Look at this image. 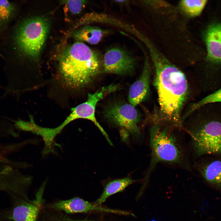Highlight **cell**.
<instances>
[{
	"mask_svg": "<svg viewBox=\"0 0 221 221\" xmlns=\"http://www.w3.org/2000/svg\"><path fill=\"white\" fill-rule=\"evenodd\" d=\"M207 0H182L179 3L181 10L188 16L196 17L200 15L207 3Z\"/></svg>",
	"mask_w": 221,
	"mask_h": 221,
	"instance_id": "obj_15",
	"label": "cell"
},
{
	"mask_svg": "<svg viewBox=\"0 0 221 221\" xmlns=\"http://www.w3.org/2000/svg\"><path fill=\"white\" fill-rule=\"evenodd\" d=\"M103 114L108 121L116 126L120 127L135 137L140 134L138 124L141 115L135 107L130 104L115 102L108 105Z\"/></svg>",
	"mask_w": 221,
	"mask_h": 221,
	"instance_id": "obj_6",
	"label": "cell"
},
{
	"mask_svg": "<svg viewBox=\"0 0 221 221\" xmlns=\"http://www.w3.org/2000/svg\"><path fill=\"white\" fill-rule=\"evenodd\" d=\"M217 103H221V87L192 104L187 112L183 116V118L184 119L196 110L206 104Z\"/></svg>",
	"mask_w": 221,
	"mask_h": 221,
	"instance_id": "obj_16",
	"label": "cell"
},
{
	"mask_svg": "<svg viewBox=\"0 0 221 221\" xmlns=\"http://www.w3.org/2000/svg\"><path fill=\"white\" fill-rule=\"evenodd\" d=\"M44 221H91L74 219L67 214L60 211L54 210L50 211L46 216Z\"/></svg>",
	"mask_w": 221,
	"mask_h": 221,
	"instance_id": "obj_18",
	"label": "cell"
},
{
	"mask_svg": "<svg viewBox=\"0 0 221 221\" xmlns=\"http://www.w3.org/2000/svg\"><path fill=\"white\" fill-rule=\"evenodd\" d=\"M197 111L188 132L197 157L221 153V103L206 104Z\"/></svg>",
	"mask_w": 221,
	"mask_h": 221,
	"instance_id": "obj_3",
	"label": "cell"
},
{
	"mask_svg": "<svg viewBox=\"0 0 221 221\" xmlns=\"http://www.w3.org/2000/svg\"><path fill=\"white\" fill-rule=\"evenodd\" d=\"M59 61L62 80L66 86L71 88H80L89 85L99 72L98 54L80 41L66 47Z\"/></svg>",
	"mask_w": 221,
	"mask_h": 221,
	"instance_id": "obj_2",
	"label": "cell"
},
{
	"mask_svg": "<svg viewBox=\"0 0 221 221\" xmlns=\"http://www.w3.org/2000/svg\"><path fill=\"white\" fill-rule=\"evenodd\" d=\"M150 70L148 59L145 58L141 76L131 85L129 89L128 100L130 104L135 107L149 96Z\"/></svg>",
	"mask_w": 221,
	"mask_h": 221,
	"instance_id": "obj_12",
	"label": "cell"
},
{
	"mask_svg": "<svg viewBox=\"0 0 221 221\" xmlns=\"http://www.w3.org/2000/svg\"><path fill=\"white\" fill-rule=\"evenodd\" d=\"M49 28V21L44 17H34L24 21L17 29L14 36L18 50L25 56L37 58L45 43Z\"/></svg>",
	"mask_w": 221,
	"mask_h": 221,
	"instance_id": "obj_5",
	"label": "cell"
},
{
	"mask_svg": "<svg viewBox=\"0 0 221 221\" xmlns=\"http://www.w3.org/2000/svg\"><path fill=\"white\" fill-rule=\"evenodd\" d=\"M171 126L152 124L150 130V144L153 161L190 168L188 157L179 136Z\"/></svg>",
	"mask_w": 221,
	"mask_h": 221,
	"instance_id": "obj_4",
	"label": "cell"
},
{
	"mask_svg": "<svg viewBox=\"0 0 221 221\" xmlns=\"http://www.w3.org/2000/svg\"><path fill=\"white\" fill-rule=\"evenodd\" d=\"M194 166L204 181L211 188L221 192V156L200 157Z\"/></svg>",
	"mask_w": 221,
	"mask_h": 221,
	"instance_id": "obj_9",
	"label": "cell"
},
{
	"mask_svg": "<svg viewBox=\"0 0 221 221\" xmlns=\"http://www.w3.org/2000/svg\"><path fill=\"white\" fill-rule=\"evenodd\" d=\"M136 181L126 177L109 182L105 186L101 195L93 204L96 206H99L104 203L110 196L122 191Z\"/></svg>",
	"mask_w": 221,
	"mask_h": 221,
	"instance_id": "obj_14",
	"label": "cell"
},
{
	"mask_svg": "<svg viewBox=\"0 0 221 221\" xmlns=\"http://www.w3.org/2000/svg\"><path fill=\"white\" fill-rule=\"evenodd\" d=\"M103 63L105 72L120 75L130 74L135 65L133 57L125 50L117 48H110L106 52Z\"/></svg>",
	"mask_w": 221,
	"mask_h": 221,
	"instance_id": "obj_10",
	"label": "cell"
},
{
	"mask_svg": "<svg viewBox=\"0 0 221 221\" xmlns=\"http://www.w3.org/2000/svg\"><path fill=\"white\" fill-rule=\"evenodd\" d=\"M14 10L13 5L6 0H0V23L3 24L10 19Z\"/></svg>",
	"mask_w": 221,
	"mask_h": 221,
	"instance_id": "obj_17",
	"label": "cell"
},
{
	"mask_svg": "<svg viewBox=\"0 0 221 221\" xmlns=\"http://www.w3.org/2000/svg\"><path fill=\"white\" fill-rule=\"evenodd\" d=\"M220 156H221V154H220Z\"/></svg>",
	"mask_w": 221,
	"mask_h": 221,
	"instance_id": "obj_21",
	"label": "cell"
},
{
	"mask_svg": "<svg viewBox=\"0 0 221 221\" xmlns=\"http://www.w3.org/2000/svg\"><path fill=\"white\" fill-rule=\"evenodd\" d=\"M117 88V86L111 84L102 87L93 94L88 93L86 101L71 109V112L68 116L69 119L72 121L77 119L84 118L91 121L98 128L108 142L112 145L113 144L108 134L97 121L95 111L98 102L109 93L116 90Z\"/></svg>",
	"mask_w": 221,
	"mask_h": 221,
	"instance_id": "obj_8",
	"label": "cell"
},
{
	"mask_svg": "<svg viewBox=\"0 0 221 221\" xmlns=\"http://www.w3.org/2000/svg\"><path fill=\"white\" fill-rule=\"evenodd\" d=\"M150 221H157V220L154 219H152L150 220Z\"/></svg>",
	"mask_w": 221,
	"mask_h": 221,
	"instance_id": "obj_20",
	"label": "cell"
},
{
	"mask_svg": "<svg viewBox=\"0 0 221 221\" xmlns=\"http://www.w3.org/2000/svg\"><path fill=\"white\" fill-rule=\"evenodd\" d=\"M145 42L149 51L155 70L154 84L157 91L161 124L183 129L181 111L188 87L184 73L172 64L148 40Z\"/></svg>",
	"mask_w": 221,
	"mask_h": 221,
	"instance_id": "obj_1",
	"label": "cell"
},
{
	"mask_svg": "<svg viewBox=\"0 0 221 221\" xmlns=\"http://www.w3.org/2000/svg\"><path fill=\"white\" fill-rule=\"evenodd\" d=\"M61 2L65 4L70 12L74 14L80 13L87 3L84 0H63Z\"/></svg>",
	"mask_w": 221,
	"mask_h": 221,
	"instance_id": "obj_19",
	"label": "cell"
},
{
	"mask_svg": "<svg viewBox=\"0 0 221 221\" xmlns=\"http://www.w3.org/2000/svg\"><path fill=\"white\" fill-rule=\"evenodd\" d=\"M47 205L50 208L62 211L67 214L87 212L92 211L122 213V211L102 207L79 197L59 200Z\"/></svg>",
	"mask_w": 221,
	"mask_h": 221,
	"instance_id": "obj_11",
	"label": "cell"
},
{
	"mask_svg": "<svg viewBox=\"0 0 221 221\" xmlns=\"http://www.w3.org/2000/svg\"><path fill=\"white\" fill-rule=\"evenodd\" d=\"M106 31L100 28L87 25L77 30L74 34L75 38L91 44H98L102 39Z\"/></svg>",
	"mask_w": 221,
	"mask_h": 221,
	"instance_id": "obj_13",
	"label": "cell"
},
{
	"mask_svg": "<svg viewBox=\"0 0 221 221\" xmlns=\"http://www.w3.org/2000/svg\"><path fill=\"white\" fill-rule=\"evenodd\" d=\"M46 182H44L33 200L28 198H14L12 206L0 214V219L10 221H37L44 204L43 196Z\"/></svg>",
	"mask_w": 221,
	"mask_h": 221,
	"instance_id": "obj_7",
	"label": "cell"
}]
</instances>
